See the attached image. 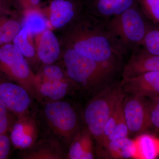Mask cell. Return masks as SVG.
<instances>
[{
  "label": "cell",
  "instance_id": "2e32d148",
  "mask_svg": "<svg viewBox=\"0 0 159 159\" xmlns=\"http://www.w3.org/2000/svg\"><path fill=\"white\" fill-rule=\"evenodd\" d=\"M93 136L87 127L80 129L69 147L66 158L93 159L95 158Z\"/></svg>",
  "mask_w": 159,
  "mask_h": 159
},
{
  "label": "cell",
  "instance_id": "4fadbf2b",
  "mask_svg": "<svg viewBox=\"0 0 159 159\" xmlns=\"http://www.w3.org/2000/svg\"><path fill=\"white\" fill-rule=\"evenodd\" d=\"M129 59L123 66L122 78L134 77L149 72H159V55L147 53L141 47L131 51Z\"/></svg>",
  "mask_w": 159,
  "mask_h": 159
},
{
  "label": "cell",
  "instance_id": "83f0119b",
  "mask_svg": "<svg viewBox=\"0 0 159 159\" xmlns=\"http://www.w3.org/2000/svg\"><path fill=\"white\" fill-rule=\"evenodd\" d=\"M38 77L48 80H61L69 79L67 75L58 66L54 65H46L43 69L42 75ZM70 79V78H69Z\"/></svg>",
  "mask_w": 159,
  "mask_h": 159
},
{
  "label": "cell",
  "instance_id": "f1b7e54d",
  "mask_svg": "<svg viewBox=\"0 0 159 159\" xmlns=\"http://www.w3.org/2000/svg\"><path fill=\"white\" fill-rule=\"evenodd\" d=\"M11 140L6 133L0 135V159H7L11 148Z\"/></svg>",
  "mask_w": 159,
  "mask_h": 159
},
{
  "label": "cell",
  "instance_id": "8fae6325",
  "mask_svg": "<svg viewBox=\"0 0 159 159\" xmlns=\"http://www.w3.org/2000/svg\"><path fill=\"white\" fill-rule=\"evenodd\" d=\"M50 10L51 24L59 29L77 19L84 11V5L80 0H53Z\"/></svg>",
  "mask_w": 159,
  "mask_h": 159
},
{
  "label": "cell",
  "instance_id": "4dcf8cb0",
  "mask_svg": "<svg viewBox=\"0 0 159 159\" xmlns=\"http://www.w3.org/2000/svg\"><path fill=\"white\" fill-rule=\"evenodd\" d=\"M33 5H37L39 4L40 0H29Z\"/></svg>",
  "mask_w": 159,
  "mask_h": 159
},
{
  "label": "cell",
  "instance_id": "cb8c5ba5",
  "mask_svg": "<svg viewBox=\"0 0 159 159\" xmlns=\"http://www.w3.org/2000/svg\"><path fill=\"white\" fill-rule=\"evenodd\" d=\"M138 4L145 17L159 25V0H138Z\"/></svg>",
  "mask_w": 159,
  "mask_h": 159
},
{
  "label": "cell",
  "instance_id": "7402d4cb",
  "mask_svg": "<svg viewBox=\"0 0 159 159\" xmlns=\"http://www.w3.org/2000/svg\"><path fill=\"white\" fill-rule=\"evenodd\" d=\"M0 15V46L13 40L21 30V26L16 21L1 17Z\"/></svg>",
  "mask_w": 159,
  "mask_h": 159
},
{
  "label": "cell",
  "instance_id": "e0dca14e",
  "mask_svg": "<svg viewBox=\"0 0 159 159\" xmlns=\"http://www.w3.org/2000/svg\"><path fill=\"white\" fill-rule=\"evenodd\" d=\"M98 152L109 158L135 159V144L134 140L124 137L109 141Z\"/></svg>",
  "mask_w": 159,
  "mask_h": 159
},
{
  "label": "cell",
  "instance_id": "484cf974",
  "mask_svg": "<svg viewBox=\"0 0 159 159\" xmlns=\"http://www.w3.org/2000/svg\"><path fill=\"white\" fill-rule=\"evenodd\" d=\"M29 34V31L27 29L22 28L18 34L15 37L13 42L20 49L24 56L31 57L34 55V50L28 41Z\"/></svg>",
  "mask_w": 159,
  "mask_h": 159
},
{
  "label": "cell",
  "instance_id": "5bb4252c",
  "mask_svg": "<svg viewBox=\"0 0 159 159\" xmlns=\"http://www.w3.org/2000/svg\"><path fill=\"white\" fill-rule=\"evenodd\" d=\"M27 115L17 118L10 129L11 143L22 150L29 148L37 141L38 134L35 120Z\"/></svg>",
  "mask_w": 159,
  "mask_h": 159
},
{
  "label": "cell",
  "instance_id": "52a82bcc",
  "mask_svg": "<svg viewBox=\"0 0 159 159\" xmlns=\"http://www.w3.org/2000/svg\"><path fill=\"white\" fill-rule=\"evenodd\" d=\"M31 97L25 88L0 75V101L17 118L28 113Z\"/></svg>",
  "mask_w": 159,
  "mask_h": 159
},
{
  "label": "cell",
  "instance_id": "603a6c76",
  "mask_svg": "<svg viewBox=\"0 0 159 159\" xmlns=\"http://www.w3.org/2000/svg\"><path fill=\"white\" fill-rule=\"evenodd\" d=\"M141 47L149 54L159 55V27L149 25Z\"/></svg>",
  "mask_w": 159,
  "mask_h": 159
},
{
  "label": "cell",
  "instance_id": "8992f818",
  "mask_svg": "<svg viewBox=\"0 0 159 159\" xmlns=\"http://www.w3.org/2000/svg\"><path fill=\"white\" fill-rule=\"evenodd\" d=\"M24 56L14 43L0 46V75L22 86L34 98L35 75Z\"/></svg>",
  "mask_w": 159,
  "mask_h": 159
},
{
  "label": "cell",
  "instance_id": "3957f363",
  "mask_svg": "<svg viewBox=\"0 0 159 159\" xmlns=\"http://www.w3.org/2000/svg\"><path fill=\"white\" fill-rule=\"evenodd\" d=\"M124 93L120 82L112 83L95 94L84 109L86 127L97 145L101 142L107 122Z\"/></svg>",
  "mask_w": 159,
  "mask_h": 159
},
{
  "label": "cell",
  "instance_id": "30bf717a",
  "mask_svg": "<svg viewBox=\"0 0 159 159\" xmlns=\"http://www.w3.org/2000/svg\"><path fill=\"white\" fill-rule=\"evenodd\" d=\"M84 11L107 22L138 3V0H85Z\"/></svg>",
  "mask_w": 159,
  "mask_h": 159
},
{
  "label": "cell",
  "instance_id": "d4e9b609",
  "mask_svg": "<svg viewBox=\"0 0 159 159\" xmlns=\"http://www.w3.org/2000/svg\"><path fill=\"white\" fill-rule=\"evenodd\" d=\"M149 116L150 129L159 133V95L146 98Z\"/></svg>",
  "mask_w": 159,
  "mask_h": 159
},
{
  "label": "cell",
  "instance_id": "44dd1931",
  "mask_svg": "<svg viewBox=\"0 0 159 159\" xmlns=\"http://www.w3.org/2000/svg\"><path fill=\"white\" fill-rule=\"evenodd\" d=\"M22 28L27 29L29 34L34 35L44 31L47 28V23L39 11L29 10L26 12L23 20Z\"/></svg>",
  "mask_w": 159,
  "mask_h": 159
},
{
  "label": "cell",
  "instance_id": "f546056e",
  "mask_svg": "<svg viewBox=\"0 0 159 159\" xmlns=\"http://www.w3.org/2000/svg\"><path fill=\"white\" fill-rule=\"evenodd\" d=\"M9 0H0V15L10 13Z\"/></svg>",
  "mask_w": 159,
  "mask_h": 159
},
{
  "label": "cell",
  "instance_id": "9a60e30c",
  "mask_svg": "<svg viewBox=\"0 0 159 159\" xmlns=\"http://www.w3.org/2000/svg\"><path fill=\"white\" fill-rule=\"evenodd\" d=\"M23 159H63L66 158L64 147L56 139L50 137L36 141L20 154Z\"/></svg>",
  "mask_w": 159,
  "mask_h": 159
},
{
  "label": "cell",
  "instance_id": "ac0fdd59",
  "mask_svg": "<svg viewBox=\"0 0 159 159\" xmlns=\"http://www.w3.org/2000/svg\"><path fill=\"white\" fill-rule=\"evenodd\" d=\"M60 54V48L57 37L51 31H45L38 48L39 58L45 64H52L58 59Z\"/></svg>",
  "mask_w": 159,
  "mask_h": 159
},
{
  "label": "cell",
  "instance_id": "7c38bea8",
  "mask_svg": "<svg viewBox=\"0 0 159 159\" xmlns=\"http://www.w3.org/2000/svg\"><path fill=\"white\" fill-rule=\"evenodd\" d=\"M34 90L35 99L49 101L62 100L73 88H79L70 79L61 80H48L35 76Z\"/></svg>",
  "mask_w": 159,
  "mask_h": 159
},
{
  "label": "cell",
  "instance_id": "6da1fadb",
  "mask_svg": "<svg viewBox=\"0 0 159 159\" xmlns=\"http://www.w3.org/2000/svg\"><path fill=\"white\" fill-rule=\"evenodd\" d=\"M66 43L67 48L117 72L123 56L127 54L109 30L106 22L84 11L69 26Z\"/></svg>",
  "mask_w": 159,
  "mask_h": 159
},
{
  "label": "cell",
  "instance_id": "7a4b0ae2",
  "mask_svg": "<svg viewBox=\"0 0 159 159\" xmlns=\"http://www.w3.org/2000/svg\"><path fill=\"white\" fill-rule=\"evenodd\" d=\"M63 62L66 74L79 89L96 94L113 82L117 72L67 47Z\"/></svg>",
  "mask_w": 159,
  "mask_h": 159
},
{
  "label": "cell",
  "instance_id": "5b68a950",
  "mask_svg": "<svg viewBox=\"0 0 159 159\" xmlns=\"http://www.w3.org/2000/svg\"><path fill=\"white\" fill-rule=\"evenodd\" d=\"M138 3L106 22L107 26L126 53L141 47L148 29Z\"/></svg>",
  "mask_w": 159,
  "mask_h": 159
},
{
  "label": "cell",
  "instance_id": "9c48e42d",
  "mask_svg": "<svg viewBox=\"0 0 159 159\" xmlns=\"http://www.w3.org/2000/svg\"><path fill=\"white\" fill-rule=\"evenodd\" d=\"M120 83L123 92L130 95L145 98L159 95V72H146L122 78Z\"/></svg>",
  "mask_w": 159,
  "mask_h": 159
},
{
  "label": "cell",
  "instance_id": "ba28073f",
  "mask_svg": "<svg viewBox=\"0 0 159 159\" xmlns=\"http://www.w3.org/2000/svg\"><path fill=\"white\" fill-rule=\"evenodd\" d=\"M123 111L129 134H140L150 129L146 98L125 95Z\"/></svg>",
  "mask_w": 159,
  "mask_h": 159
},
{
  "label": "cell",
  "instance_id": "277c9868",
  "mask_svg": "<svg viewBox=\"0 0 159 159\" xmlns=\"http://www.w3.org/2000/svg\"><path fill=\"white\" fill-rule=\"evenodd\" d=\"M42 115L53 137L63 147H69L80 130L79 117L70 103L62 100L46 102Z\"/></svg>",
  "mask_w": 159,
  "mask_h": 159
},
{
  "label": "cell",
  "instance_id": "4316f807",
  "mask_svg": "<svg viewBox=\"0 0 159 159\" xmlns=\"http://www.w3.org/2000/svg\"><path fill=\"white\" fill-rule=\"evenodd\" d=\"M16 117L11 113L7 107L0 101V135L6 134L11 129L16 119Z\"/></svg>",
  "mask_w": 159,
  "mask_h": 159
},
{
  "label": "cell",
  "instance_id": "d6986e66",
  "mask_svg": "<svg viewBox=\"0 0 159 159\" xmlns=\"http://www.w3.org/2000/svg\"><path fill=\"white\" fill-rule=\"evenodd\" d=\"M135 159H153L159 156V139L150 134L142 133L134 139Z\"/></svg>",
  "mask_w": 159,
  "mask_h": 159
},
{
  "label": "cell",
  "instance_id": "ffe728a7",
  "mask_svg": "<svg viewBox=\"0 0 159 159\" xmlns=\"http://www.w3.org/2000/svg\"><path fill=\"white\" fill-rule=\"evenodd\" d=\"M125 96V94L124 93L119 99L116 107L114 108L109 119L107 122L101 142L99 145H98L97 151L101 149L105 145L108 137L111 134L116 127L121 115L123 113V102H124Z\"/></svg>",
  "mask_w": 159,
  "mask_h": 159
}]
</instances>
